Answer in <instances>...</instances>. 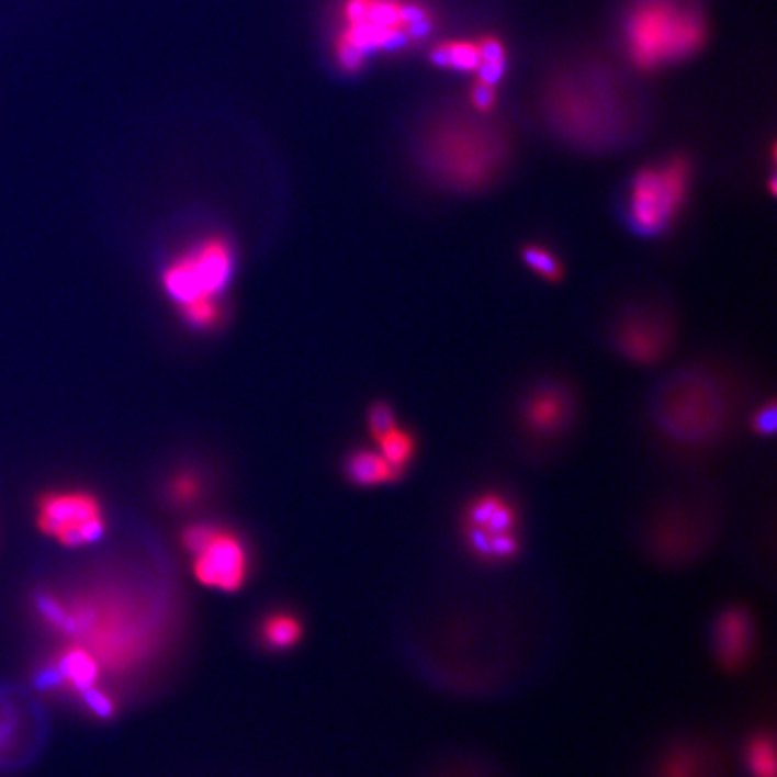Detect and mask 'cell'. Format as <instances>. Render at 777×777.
Instances as JSON below:
<instances>
[{
	"mask_svg": "<svg viewBox=\"0 0 777 777\" xmlns=\"http://www.w3.org/2000/svg\"><path fill=\"white\" fill-rule=\"evenodd\" d=\"M691 177V162L683 155H673L633 174L623 207L630 230L644 238L664 235L688 200Z\"/></svg>",
	"mask_w": 777,
	"mask_h": 777,
	"instance_id": "cell-6",
	"label": "cell"
},
{
	"mask_svg": "<svg viewBox=\"0 0 777 777\" xmlns=\"http://www.w3.org/2000/svg\"><path fill=\"white\" fill-rule=\"evenodd\" d=\"M303 633L300 621L290 613H272L261 624V638L272 650H289L297 644Z\"/></svg>",
	"mask_w": 777,
	"mask_h": 777,
	"instance_id": "cell-19",
	"label": "cell"
},
{
	"mask_svg": "<svg viewBox=\"0 0 777 777\" xmlns=\"http://www.w3.org/2000/svg\"><path fill=\"white\" fill-rule=\"evenodd\" d=\"M16 714L5 703H0V757L10 753L16 736Z\"/></svg>",
	"mask_w": 777,
	"mask_h": 777,
	"instance_id": "cell-27",
	"label": "cell"
},
{
	"mask_svg": "<svg viewBox=\"0 0 777 777\" xmlns=\"http://www.w3.org/2000/svg\"><path fill=\"white\" fill-rule=\"evenodd\" d=\"M709 763L702 751L691 745L675 747L661 757L652 777H711Z\"/></svg>",
	"mask_w": 777,
	"mask_h": 777,
	"instance_id": "cell-17",
	"label": "cell"
},
{
	"mask_svg": "<svg viewBox=\"0 0 777 777\" xmlns=\"http://www.w3.org/2000/svg\"><path fill=\"white\" fill-rule=\"evenodd\" d=\"M53 666L60 678V688L70 686L78 692L92 688L100 673V664L86 648H70Z\"/></svg>",
	"mask_w": 777,
	"mask_h": 777,
	"instance_id": "cell-15",
	"label": "cell"
},
{
	"mask_svg": "<svg viewBox=\"0 0 777 777\" xmlns=\"http://www.w3.org/2000/svg\"><path fill=\"white\" fill-rule=\"evenodd\" d=\"M549 132L583 154H612L638 139L643 115L612 81L593 76H563L542 100Z\"/></svg>",
	"mask_w": 777,
	"mask_h": 777,
	"instance_id": "cell-3",
	"label": "cell"
},
{
	"mask_svg": "<svg viewBox=\"0 0 777 777\" xmlns=\"http://www.w3.org/2000/svg\"><path fill=\"white\" fill-rule=\"evenodd\" d=\"M740 402L733 374L709 362H689L653 385L646 416L664 443L684 452H702L731 432Z\"/></svg>",
	"mask_w": 777,
	"mask_h": 777,
	"instance_id": "cell-2",
	"label": "cell"
},
{
	"mask_svg": "<svg viewBox=\"0 0 777 777\" xmlns=\"http://www.w3.org/2000/svg\"><path fill=\"white\" fill-rule=\"evenodd\" d=\"M430 60L443 69L475 75L481 65V44L478 38L439 42L430 50Z\"/></svg>",
	"mask_w": 777,
	"mask_h": 777,
	"instance_id": "cell-16",
	"label": "cell"
},
{
	"mask_svg": "<svg viewBox=\"0 0 777 777\" xmlns=\"http://www.w3.org/2000/svg\"><path fill=\"white\" fill-rule=\"evenodd\" d=\"M756 624L745 607H729L718 616L712 630V646L720 668L742 672L753 657Z\"/></svg>",
	"mask_w": 777,
	"mask_h": 777,
	"instance_id": "cell-13",
	"label": "cell"
},
{
	"mask_svg": "<svg viewBox=\"0 0 777 777\" xmlns=\"http://www.w3.org/2000/svg\"><path fill=\"white\" fill-rule=\"evenodd\" d=\"M706 19L691 0H635L624 21V49L638 69L677 64L702 49Z\"/></svg>",
	"mask_w": 777,
	"mask_h": 777,
	"instance_id": "cell-5",
	"label": "cell"
},
{
	"mask_svg": "<svg viewBox=\"0 0 777 777\" xmlns=\"http://www.w3.org/2000/svg\"><path fill=\"white\" fill-rule=\"evenodd\" d=\"M38 526L67 548L98 542L105 533V518L94 495L81 489L49 492L38 503Z\"/></svg>",
	"mask_w": 777,
	"mask_h": 777,
	"instance_id": "cell-10",
	"label": "cell"
},
{
	"mask_svg": "<svg viewBox=\"0 0 777 777\" xmlns=\"http://www.w3.org/2000/svg\"><path fill=\"white\" fill-rule=\"evenodd\" d=\"M235 272V252L222 236H207L191 245L162 272V286L177 306L218 301Z\"/></svg>",
	"mask_w": 777,
	"mask_h": 777,
	"instance_id": "cell-7",
	"label": "cell"
},
{
	"mask_svg": "<svg viewBox=\"0 0 777 777\" xmlns=\"http://www.w3.org/2000/svg\"><path fill=\"white\" fill-rule=\"evenodd\" d=\"M464 548L486 565L514 562L520 553V514L500 492L475 495L461 515Z\"/></svg>",
	"mask_w": 777,
	"mask_h": 777,
	"instance_id": "cell-8",
	"label": "cell"
},
{
	"mask_svg": "<svg viewBox=\"0 0 777 777\" xmlns=\"http://www.w3.org/2000/svg\"><path fill=\"white\" fill-rule=\"evenodd\" d=\"M199 494V483L196 478L191 477V475H182V477L177 478L173 484V495L179 498V500H191V498L196 497Z\"/></svg>",
	"mask_w": 777,
	"mask_h": 777,
	"instance_id": "cell-28",
	"label": "cell"
},
{
	"mask_svg": "<svg viewBox=\"0 0 777 777\" xmlns=\"http://www.w3.org/2000/svg\"><path fill=\"white\" fill-rule=\"evenodd\" d=\"M751 427H753L757 436H763V438L774 436L777 427V405L774 399H770L767 404H763L762 407L753 414Z\"/></svg>",
	"mask_w": 777,
	"mask_h": 777,
	"instance_id": "cell-24",
	"label": "cell"
},
{
	"mask_svg": "<svg viewBox=\"0 0 777 777\" xmlns=\"http://www.w3.org/2000/svg\"><path fill=\"white\" fill-rule=\"evenodd\" d=\"M748 777H776V745L770 733H756L745 745Z\"/></svg>",
	"mask_w": 777,
	"mask_h": 777,
	"instance_id": "cell-18",
	"label": "cell"
},
{
	"mask_svg": "<svg viewBox=\"0 0 777 777\" xmlns=\"http://www.w3.org/2000/svg\"><path fill=\"white\" fill-rule=\"evenodd\" d=\"M470 109L478 114H492L497 105V86L475 78L469 94Z\"/></svg>",
	"mask_w": 777,
	"mask_h": 777,
	"instance_id": "cell-23",
	"label": "cell"
},
{
	"mask_svg": "<svg viewBox=\"0 0 777 777\" xmlns=\"http://www.w3.org/2000/svg\"><path fill=\"white\" fill-rule=\"evenodd\" d=\"M80 697L87 708H89V711L95 714V717L110 718L114 714V702H112V698H110L106 692L95 688V686L86 689V691H81Z\"/></svg>",
	"mask_w": 777,
	"mask_h": 777,
	"instance_id": "cell-26",
	"label": "cell"
},
{
	"mask_svg": "<svg viewBox=\"0 0 777 777\" xmlns=\"http://www.w3.org/2000/svg\"><path fill=\"white\" fill-rule=\"evenodd\" d=\"M520 258L531 272L539 275L540 280L548 283H560L565 275V267L562 259L554 255L549 247L540 244L523 245L520 249Z\"/></svg>",
	"mask_w": 777,
	"mask_h": 777,
	"instance_id": "cell-20",
	"label": "cell"
},
{
	"mask_svg": "<svg viewBox=\"0 0 777 777\" xmlns=\"http://www.w3.org/2000/svg\"><path fill=\"white\" fill-rule=\"evenodd\" d=\"M376 443L380 444V453L402 474H405V469L413 463L416 449H418L414 433L402 429L399 425L396 429L385 433L384 438Z\"/></svg>",
	"mask_w": 777,
	"mask_h": 777,
	"instance_id": "cell-21",
	"label": "cell"
},
{
	"mask_svg": "<svg viewBox=\"0 0 777 777\" xmlns=\"http://www.w3.org/2000/svg\"><path fill=\"white\" fill-rule=\"evenodd\" d=\"M368 427L374 441H380L385 433L396 429L398 419H396V413H394L393 407L385 404V402H376V404L371 405V409L368 413Z\"/></svg>",
	"mask_w": 777,
	"mask_h": 777,
	"instance_id": "cell-22",
	"label": "cell"
},
{
	"mask_svg": "<svg viewBox=\"0 0 777 777\" xmlns=\"http://www.w3.org/2000/svg\"><path fill=\"white\" fill-rule=\"evenodd\" d=\"M677 340V317L663 301H635L621 308L610 328V342L635 365L661 362Z\"/></svg>",
	"mask_w": 777,
	"mask_h": 777,
	"instance_id": "cell-9",
	"label": "cell"
},
{
	"mask_svg": "<svg viewBox=\"0 0 777 777\" xmlns=\"http://www.w3.org/2000/svg\"><path fill=\"white\" fill-rule=\"evenodd\" d=\"M346 475L351 483L362 488L384 486L402 477V472L394 469L387 459L373 450H354L346 461Z\"/></svg>",
	"mask_w": 777,
	"mask_h": 777,
	"instance_id": "cell-14",
	"label": "cell"
},
{
	"mask_svg": "<svg viewBox=\"0 0 777 777\" xmlns=\"http://www.w3.org/2000/svg\"><path fill=\"white\" fill-rule=\"evenodd\" d=\"M414 157L433 188L469 196L486 193L504 179L514 146L508 130L488 114L449 109L433 114L421 126Z\"/></svg>",
	"mask_w": 777,
	"mask_h": 777,
	"instance_id": "cell-1",
	"label": "cell"
},
{
	"mask_svg": "<svg viewBox=\"0 0 777 777\" xmlns=\"http://www.w3.org/2000/svg\"><path fill=\"white\" fill-rule=\"evenodd\" d=\"M578 416V399L573 385L560 379L534 382L518 402V425L540 441L562 438Z\"/></svg>",
	"mask_w": 777,
	"mask_h": 777,
	"instance_id": "cell-11",
	"label": "cell"
},
{
	"mask_svg": "<svg viewBox=\"0 0 777 777\" xmlns=\"http://www.w3.org/2000/svg\"><path fill=\"white\" fill-rule=\"evenodd\" d=\"M432 27V11L418 0H339L329 50L337 69L354 75L374 56L419 44Z\"/></svg>",
	"mask_w": 777,
	"mask_h": 777,
	"instance_id": "cell-4",
	"label": "cell"
},
{
	"mask_svg": "<svg viewBox=\"0 0 777 777\" xmlns=\"http://www.w3.org/2000/svg\"><path fill=\"white\" fill-rule=\"evenodd\" d=\"M249 559L244 542L230 531L218 529L211 542L194 554V576L205 587L235 593L247 578Z\"/></svg>",
	"mask_w": 777,
	"mask_h": 777,
	"instance_id": "cell-12",
	"label": "cell"
},
{
	"mask_svg": "<svg viewBox=\"0 0 777 777\" xmlns=\"http://www.w3.org/2000/svg\"><path fill=\"white\" fill-rule=\"evenodd\" d=\"M218 526L213 523H194L184 531V545L190 553L196 554L211 542L218 531Z\"/></svg>",
	"mask_w": 777,
	"mask_h": 777,
	"instance_id": "cell-25",
	"label": "cell"
}]
</instances>
